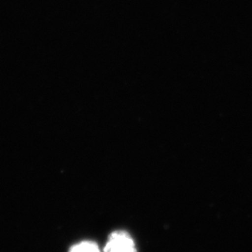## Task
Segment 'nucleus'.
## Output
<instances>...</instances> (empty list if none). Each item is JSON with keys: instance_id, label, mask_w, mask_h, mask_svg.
Masks as SVG:
<instances>
[{"instance_id": "obj_1", "label": "nucleus", "mask_w": 252, "mask_h": 252, "mask_svg": "<svg viewBox=\"0 0 252 252\" xmlns=\"http://www.w3.org/2000/svg\"><path fill=\"white\" fill-rule=\"evenodd\" d=\"M103 252H136V249L130 234L125 231H116L109 235Z\"/></svg>"}, {"instance_id": "obj_2", "label": "nucleus", "mask_w": 252, "mask_h": 252, "mask_svg": "<svg viewBox=\"0 0 252 252\" xmlns=\"http://www.w3.org/2000/svg\"><path fill=\"white\" fill-rule=\"evenodd\" d=\"M69 252H101V251L97 244L90 241H83L74 245Z\"/></svg>"}]
</instances>
